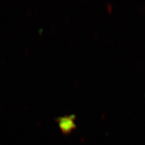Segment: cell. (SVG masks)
I'll return each mask as SVG.
<instances>
[{
	"mask_svg": "<svg viewBox=\"0 0 145 145\" xmlns=\"http://www.w3.org/2000/svg\"><path fill=\"white\" fill-rule=\"evenodd\" d=\"M58 125L63 134H69L76 128L74 116H64L58 119Z\"/></svg>",
	"mask_w": 145,
	"mask_h": 145,
	"instance_id": "6da1fadb",
	"label": "cell"
}]
</instances>
